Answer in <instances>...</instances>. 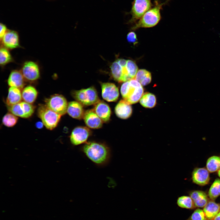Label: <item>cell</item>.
<instances>
[{
    "instance_id": "30bf717a",
    "label": "cell",
    "mask_w": 220,
    "mask_h": 220,
    "mask_svg": "<svg viewBox=\"0 0 220 220\" xmlns=\"http://www.w3.org/2000/svg\"><path fill=\"white\" fill-rule=\"evenodd\" d=\"M92 134L91 131L87 127L78 126L75 128L70 136L71 143L74 145H78L86 143Z\"/></svg>"
},
{
    "instance_id": "6da1fadb",
    "label": "cell",
    "mask_w": 220,
    "mask_h": 220,
    "mask_svg": "<svg viewBox=\"0 0 220 220\" xmlns=\"http://www.w3.org/2000/svg\"><path fill=\"white\" fill-rule=\"evenodd\" d=\"M82 150L91 161L98 166L105 165L110 159V148L103 143L94 141L87 142L82 147Z\"/></svg>"
},
{
    "instance_id": "836d02e7",
    "label": "cell",
    "mask_w": 220,
    "mask_h": 220,
    "mask_svg": "<svg viewBox=\"0 0 220 220\" xmlns=\"http://www.w3.org/2000/svg\"><path fill=\"white\" fill-rule=\"evenodd\" d=\"M0 38L1 40L9 29L5 24L2 23H1L0 24Z\"/></svg>"
},
{
    "instance_id": "4316f807",
    "label": "cell",
    "mask_w": 220,
    "mask_h": 220,
    "mask_svg": "<svg viewBox=\"0 0 220 220\" xmlns=\"http://www.w3.org/2000/svg\"><path fill=\"white\" fill-rule=\"evenodd\" d=\"M13 58L9 50L1 46L0 49V64L3 68L7 64L14 61Z\"/></svg>"
},
{
    "instance_id": "e0dca14e",
    "label": "cell",
    "mask_w": 220,
    "mask_h": 220,
    "mask_svg": "<svg viewBox=\"0 0 220 220\" xmlns=\"http://www.w3.org/2000/svg\"><path fill=\"white\" fill-rule=\"evenodd\" d=\"M130 105L124 100L120 101L115 108L116 116L123 119H126L130 117L132 112V108Z\"/></svg>"
},
{
    "instance_id": "3957f363",
    "label": "cell",
    "mask_w": 220,
    "mask_h": 220,
    "mask_svg": "<svg viewBox=\"0 0 220 220\" xmlns=\"http://www.w3.org/2000/svg\"><path fill=\"white\" fill-rule=\"evenodd\" d=\"M120 92L124 100L132 104L140 100L143 94L144 89L141 84L134 79L122 84Z\"/></svg>"
},
{
    "instance_id": "8fae6325",
    "label": "cell",
    "mask_w": 220,
    "mask_h": 220,
    "mask_svg": "<svg viewBox=\"0 0 220 220\" xmlns=\"http://www.w3.org/2000/svg\"><path fill=\"white\" fill-rule=\"evenodd\" d=\"M101 95L103 98L108 102H114L118 99L119 89L114 84L109 82L101 83Z\"/></svg>"
},
{
    "instance_id": "d4e9b609",
    "label": "cell",
    "mask_w": 220,
    "mask_h": 220,
    "mask_svg": "<svg viewBox=\"0 0 220 220\" xmlns=\"http://www.w3.org/2000/svg\"><path fill=\"white\" fill-rule=\"evenodd\" d=\"M206 168L210 173L217 172L220 168V156H213L207 160Z\"/></svg>"
},
{
    "instance_id": "52a82bcc",
    "label": "cell",
    "mask_w": 220,
    "mask_h": 220,
    "mask_svg": "<svg viewBox=\"0 0 220 220\" xmlns=\"http://www.w3.org/2000/svg\"><path fill=\"white\" fill-rule=\"evenodd\" d=\"M45 105L49 108L61 116L67 112L68 103L62 95L56 94L45 100Z\"/></svg>"
},
{
    "instance_id": "8992f818",
    "label": "cell",
    "mask_w": 220,
    "mask_h": 220,
    "mask_svg": "<svg viewBox=\"0 0 220 220\" xmlns=\"http://www.w3.org/2000/svg\"><path fill=\"white\" fill-rule=\"evenodd\" d=\"M153 6L152 0H133L130 10L127 13L131 16L128 22L133 23L140 19Z\"/></svg>"
},
{
    "instance_id": "ba28073f",
    "label": "cell",
    "mask_w": 220,
    "mask_h": 220,
    "mask_svg": "<svg viewBox=\"0 0 220 220\" xmlns=\"http://www.w3.org/2000/svg\"><path fill=\"white\" fill-rule=\"evenodd\" d=\"M25 81L34 82L40 77V70L38 64L32 61H27L22 64L20 70Z\"/></svg>"
},
{
    "instance_id": "7402d4cb",
    "label": "cell",
    "mask_w": 220,
    "mask_h": 220,
    "mask_svg": "<svg viewBox=\"0 0 220 220\" xmlns=\"http://www.w3.org/2000/svg\"><path fill=\"white\" fill-rule=\"evenodd\" d=\"M22 93V98L24 101L32 104L36 100L38 92L36 89L31 85L24 87Z\"/></svg>"
},
{
    "instance_id": "e575fe53",
    "label": "cell",
    "mask_w": 220,
    "mask_h": 220,
    "mask_svg": "<svg viewBox=\"0 0 220 220\" xmlns=\"http://www.w3.org/2000/svg\"><path fill=\"white\" fill-rule=\"evenodd\" d=\"M116 61L122 68H124L126 67L127 60L123 59H119Z\"/></svg>"
},
{
    "instance_id": "603a6c76",
    "label": "cell",
    "mask_w": 220,
    "mask_h": 220,
    "mask_svg": "<svg viewBox=\"0 0 220 220\" xmlns=\"http://www.w3.org/2000/svg\"><path fill=\"white\" fill-rule=\"evenodd\" d=\"M111 70L112 76L115 80L119 82H126L123 68L116 61L112 64Z\"/></svg>"
},
{
    "instance_id": "5b68a950",
    "label": "cell",
    "mask_w": 220,
    "mask_h": 220,
    "mask_svg": "<svg viewBox=\"0 0 220 220\" xmlns=\"http://www.w3.org/2000/svg\"><path fill=\"white\" fill-rule=\"evenodd\" d=\"M71 94L74 99L83 105H94L100 101L97 90L93 86L73 90Z\"/></svg>"
},
{
    "instance_id": "44dd1931",
    "label": "cell",
    "mask_w": 220,
    "mask_h": 220,
    "mask_svg": "<svg viewBox=\"0 0 220 220\" xmlns=\"http://www.w3.org/2000/svg\"><path fill=\"white\" fill-rule=\"evenodd\" d=\"M203 211L207 220H213L220 211V204L213 200L209 201L204 207Z\"/></svg>"
},
{
    "instance_id": "277c9868",
    "label": "cell",
    "mask_w": 220,
    "mask_h": 220,
    "mask_svg": "<svg viewBox=\"0 0 220 220\" xmlns=\"http://www.w3.org/2000/svg\"><path fill=\"white\" fill-rule=\"evenodd\" d=\"M37 115L45 127L50 130L57 126L61 116L42 104L39 105Z\"/></svg>"
},
{
    "instance_id": "1f68e13d",
    "label": "cell",
    "mask_w": 220,
    "mask_h": 220,
    "mask_svg": "<svg viewBox=\"0 0 220 220\" xmlns=\"http://www.w3.org/2000/svg\"><path fill=\"white\" fill-rule=\"evenodd\" d=\"M187 220H207V219L203 210L198 208L194 211Z\"/></svg>"
},
{
    "instance_id": "cb8c5ba5",
    "label": "cell",
    "mask_w": 220,
    "mask_h": 220,
    "mask_svg": "<svg viewBox=\"0 0 220 220\" xmlns=\"http://www.w3.org/2000/svg\"><path fill=\"white\" fill-rule=\"evenodd\" d=\"M140 102L145 108H152L154 107L156 105V97L154 94L146 92L143 95L140 99Z\"/></svg>"
},
{
    "instance_id": "9a60e30c",
    "label": "cell",
    "mask_w": 220,
    "mask_h": 220,
    "mask_svg": "<svg viewBox=\"0 0 220 220\" xmlns=\"http://www.w3.org/2000/svg\"><path fill=\"white\" fill-rule=\"evenodd\" d=\"M93 109L103 122H108L111 115V108L104 101H99L94 105Z\"/></svg>"
},
{
    "instance_id": "f546056e",
    "label": "cell",
    "mask_w": 220,
    "mask_h": 220,
    "mask_svg": "<svg viewBox=\"0 0 220 220\" xmlns=\"http://www.w3.org/2000/svg\"><path fill=\"white\" fill-rule=\"evenodd\" d=\"M18 120V117L9 112L4 115L2 121L3 125L6 127H10L14 126Z\"/></svg>"
},
{
    "instance_id": "d6a6232c",
    "label": "cell",
    "mask_w": 220,
    "mask_h": 220,
    "mask_svg": "<svg viewBox=\"0 0 220 220\" xmlns=\"http://www.w3.org/2000/svg\"><path fill=\"white\" fill-rule=\"evenodd\" d=\"M127 39L128 42L134 44H137L138 42L137 35L133 31L129 32L127 34Z\"/></svg>"
},
{
    "instance_id": "4fadbf2b",
    "label": "cell",
    "mask_w": 220,
    "mask_h": 220,
    "mask_svg": "<svg viewBox=\"0 0 220 220\" xmlns=\"http://www.w3.org/2000/svg\"><path fill=\"white\" fill-rule=\"evenodd\" d=\"M209 173L206 168H195L192 173L193 182L200 186L207 185L209 183L210 179Z\"/></svg>"
},
{
    "instance_id": "74e56055",
    "label": "cell",
    "mask_w": 220,
    "mask_h": 220,
    "mask_svg": "<svg viewBox=\"0 0 220 220\" xmlns=\"http://www.w3.org/2000/svg\"><path fill=\"white\" fill-rule=\"evenodd\" d=\"M217 173H218V177L220 178V168L218 170V171H217Z\"/></svg>"
},
{
    "instance_id": "4dcf8cb0",
    "label": "cell",
    "mask_w": 220,
    "mask_h": 220,
    "mask_svg": "<svg viewBox=\"0 0 220 220\" xmlns=\"http://www.w3.org/2000/svg\"><path fill=\"white\" fill-rule=\"evenodd\" d=\"M126 68L130 79L135 78L138 71V67L136 63L132 60H128Z\"/></svg>"
},
{
    "instance_id": "7a4b0ae2",
    "label": "cell",
    "mask_w": 220,
    "mask_h": 220,
    "mask_svg": "<svg viewBox=\"0 0 220 220\" xmlns=\"http://www.w3.org/2000/svg\"><path fill=\"white\" fill-rule=\"evenodd\" d=\"M170 0L161 2L159 0H155L154 5L145 13L132 29L134 30L141 28H151L156 25L161 19V12L163 7Z\"/></svg>"
},
{
    "instance_id": "f1b7e54d",
    "label": "cell",
    "mask_w": 220,
    "mask_h": 220,
    "mask_svg": "<svg viewBox=\"0 0 220 220\" xmlns=\"http://www.w3.org/2000/svg\"><path fill=\"white\" fill-rule=\"evenodd\" d=\"M220 195V179L217 178L211 185L208 192V196L211 200H215Z\"/></svg>"
},
{
    "instance_id": "ffe728a7",
    "label": "cell",
    "mask_w": 220,
    "mask_h": 220,
    "mask_svg": "<svg viewBox=\"0 0 220 220\" xmlns=\"http://www.w3.org/2000/svg\"><path fill=\"white\" fill-rule=\"evenodd\" d=\"M22 99L21 90L15 87H9L6 100V103L8 106L17 104L21 101Z\"/></svg>"
},
{
    "instance_id": "5bb4252c",
    "label": "cell",
    "mask_w": 220,
    "mask_h": 220,
    "mask_svg": "<svg viewBox=\"0 0 220 220\" xmlns=\"http://www.w3.org/2000/svg\"><path fill=\"white\" fill-rule=\"evenodd\" d=\"M83 118L86 125L90 128L97 129L102 126L103 121L93 109L85 111Z\"/></svg>"
},
{
    "instance_id": "7c38bea8",
    "label": "cell",
    "mask_w": 220,
    "mask_h": 220,
    "mask_svg": "<svg viewBox=\"0 0 220 220\" xmlns=\"http://www.w3.org/2000/svg\"><path fill=\"white\" fill-rule=\"evenodd\" d=\"M0 40L2 46L9 50L21 47L19 34L17 31L14 30L9 29Z\"/></svg>"
},
{
    "instance_id": "8d00e7d4",
    "label": "cell",
    "mask_w": 220,
    "mask_h": 220,
    "mask_svg": "<svg viewBox=\"0 0 220 220\" xmlns=\"http://www.w3.org/2000/svg\"><path fill=\"white\" fill-rule=\"evenodd\" d=\"M213 220H220V211L215 216Z\"/></svg>"
},
{
    "instance_id": "9c48e42d",
    "label": "cell",
    "mask_w": 220,
    "mask_h": 220,
    "mask_svg": "<svg viewBox=\"0 0 220 220\" xmlns=\"http://www.w3.org/2000/svg\"><path fill=\"white\" fill-rule=\"evenodd\" d=\"M35 107L32 104L25 101H21L15 105L8 106L9 112L20 117L27 118L33 114Z\"/></svg>"
},
{
    "instance_id": "2e32d148",
    "label": "cell",
    "mask_w": 220,
    "mask_h": 220,
    "mask_svg": "<svg viewBox=\"0 0 220 220\" xmlns=\"http://www.w3.org/2000/svg\"><path fill=\"white\" fill-rule=\"evenodd\" d=\"M25 80L20 71L13 70L10 72L7 83L9 87H14L22 90L25 84Z\"/></svg>"
},
{
    "instance_id": "d6986e66",
    "label": "cell",
    "mask_w": 220,
    "mask_h": 220,
    "mask_svg": "<svg viewBox=\"0 0 220 220\" xmlns=\"http://www.w3.org/2000/svg\"><path fill=\"white\" fill-rule=\"evenodd\" d=\"M189 194L193 200L195 207H204L209 201L207 195L202 191H192L189 192Z\"/></svg>"
},
{
    "instance_id": "83f0119b",
    "label": "cell",
    "mask_w": 220,
    "mask_h": 220,
    "mask_svg": "<svg viewBox=\"0 0 220 220\" xmlns=\"http://www.w3.org/2000/svg\"><path fill=\"white\" fill-rule=\"evenodd\" d=\"M177 204L179 207L183 208L193 209L195 207L191 198L187 196H182L178 197Z\"/></svg>"
},
{
    "instance_id": "ac0fdd59",
    "label": "cell",
    "mask_w": 220,
    "mask_h": 220,
    "mask_svg": "<svg viewBox=\"0 0 220 220\" xmlns=\"http://www.w3.org/2000/svg\"><path fill=\"white\" fill-rule=\"evenodd\" d=\"M82 105L77 101H71L68 104L67 112L73 118L81 119L85 112Z\"/></svg>"
},
{
    "instance_id": "d590c367",
    "label": "cell",
    "mask_w": 220,
    "mask_h": 220,
    "mask_svg": "<svg viewBox=\"0 0 220 220\" xmlns=\"http://www.w3.org/2000/svg\"><path fill=\"white\" fill-rule=\"evenodd\" d=\"M44 124L41 121H38L35 124L36 127L39 129L42 128Z\"/></svg>"
},
{
    "instance_id": "484cf974",
    "label": "cell",
    "mask_w": 220,
    "mask_h": 220,
    "mask_svg": "<svg viewBox=\"0 0 220 220\" xmlns=\"http://www.w3.org/2000/svg\"><path fill=\"white\" fill-rule=\"evenodd\" d=\"M135 79L142 86H145L151 82L152 76L151 73L144 69L139 70L135 77Z\"/></svg>"
}]
</instances>
